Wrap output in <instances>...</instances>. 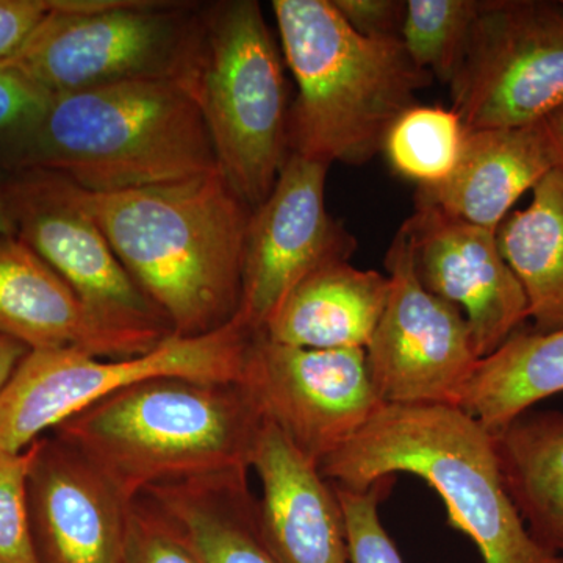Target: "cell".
I'll list each match as a JSON object with an SVG mask.
<instances>
[{"label": "cell", "instance_id": "6da1fadb", "mask_svg": "<svg viewBox=\"0 0 563 563\" xmlns=\"http://www.w3.org/2000/svg\"><path fill=\"white\" fill-rule=\"evenodd\" d=\"M70 185L174 335H206L235 320L252 210L218 169L135 190Z\"/></svg>", "mask_w": 563, "mask_h": 563}, {"label": "cell", "instance_id": "7a4b0ae2", "mask_svg": "<svg viewBox=\"0 0 563 563\" xmlns=\"http://www.w3.org/2000/svg\"><path fill=\"white\" fill-rule=\"evenodd\" d=\"M265 415L242 383L143 380L54 429L128 503L163 485L250 473Z\"/></svg>", "mask_w": 563, "mask_h": 563}, {"label": "cell", "instance_id": "3957f363", "mask_svg": "<svg viewBox=\"0 0 563 563\" xmlns=\"http://www.w3.org/2000/svg\"><path fill=\"white\" fill-rule=\"evenodd\" d=\"M44 169L87 191L135 190L218 169L201 111L168 77L52 96L2 173Z\"/></svg>", "mask_w": 563, "mask_h": 563}, {"label": "cell", "instance_id": "277c9868", "mask_svg": "<svg viewBox=\"0 0 563 563\" xmlns=\"http://www.w3.org/2000/svg\"><path fill=\"white\" fill-rule=\"evenodd\" d=\"M273 10L298 87L288 114L290 154L365 165L432 74L410 60L401 40L355 32L332 0H274Z\"/></svg>", "mask_w": 563, "mask_h": 563}, {"label": "cell", "instance_id": "5b68a950", "mask_svg": "<svg viewBox=\"0 0 563 563\" xmlns=\"http://www.w3.org/2000/svg\"><path fill=\"white\" fill-rule=\"evenodd\" d=\"M329 483L365 490L396 473L439 493L450 525L484 563H563L533 540L504 484L493 433L457 406H387L320 463Z\"/></svg>", "mask_w": 563, "mask_h": 563}, {"label": "cell", "instance_id": "8992f818", "mask_svg": "<svg viewBox=\"0 0 563 563\" xmlns=\"http://www.w3.org/2000/svg\"><path fill=\"white\" fill-rule=\"evenodd\" d=\"M282 49L257 0L198 3L173 80L201 111L218 172L252 209L290 155Z\"/></svg>", "mask_w": 563, "mask_h": 563}, {"label": "cell", "instance_id": "52a82bcc", "mask_svg": "<svg viewBox=\"0 0 563 563\" xmlns=\"http://www.w3.org/2000/svg\"><path fill=\"white\" fill-rule=\"evenodd\" d=\"M255 333L239 320L199 336L169 335L133 357L79 350L31 351L0 395V454H20L63 421L114 393L157 377L243 383Z\"/></svg>", "mask_w": 563, "mask_h": 563}, {"label": "cell", "instance_id": "ba28073f", "mask_svg": "<svg viewBox=\"0 0 563 563\" xmlns=\"http://www.w3.org/2000/svg\"><path fill=\"white\" fill-rule=\"evenodd\" d=\"M198 3L57 0L2 68L44 95L135 79H173Z\"/></svg>", "mask_w": 563, "mask_h": 563}, {"label": "cell", "instance_id": "9c48e42d", "mask_svg": "<svg viewBox=\"0 0 563 563\" xmlns=\"http://www.w3.org/2000/svg\"><path fill=\"white\" fill-rule=\"evenodd\" d=\"M468 131L537 124L563 106V2L481 0L450 84Z\"/></svg>", "mask_w": 563, "mask_h": 563}, {"label": "cell", "instance_id": "30bf717a", "mask_svg": "<svg viewBox=\"0 0 563 563\" xmlns=\"http://www.w3.org/2000/svg\"><path fill=\"white\" fill-rule=\"evenodd\" d=\"M387 306L366 346L377 395L387 406H457L481 358L454 303L426 290L401 229L388 247Z\"/></svg>", "mask_w": 563, "mask_h": 563}, {"label": "cell", "instance_id": "8fae6325", "mask_svg": "<svg viewBox=\"0 0 563 563\" xmlns=\"http://www.w3.org/2000/svg\"><path fill=\"white\" fill-rule=\"evenodd\" d=\"M16 236L62 277L99 320L120 331L166 339L172 325L140 290L73 185L44 169L7 173Z\"/></svg>", "mask_w": 563, "mask_h": 563}, {"label": "cell", "instance_id": "7c38bea8", "mask_svg": "<svg viewBox=\"0 0 563 563\" xmlns=\"http://www.w3.org/2000/svg\"><path fill=\"white\" fill-rule=\"evenodd\" d=\"M263 415L310 461L351 442L384 406L365 350H310L255 333L243 383Z\"/></svg>", "mask_w": 563, "mask_h": 563}, {"label": "cell", "instance_id": "4fadbf2b", "mask_svg": "<svg viewBox=\"0 0 563 563\" xmlns=\"http://www.w3.org/2000/svg\"><path fill=\"white\" fill-rule=\"evenodd\" d=\"M329 166L288 155L268 198L251 211L244 240L242 301L236 320L252 333L303 279L350 262L357 242L325 209Z\"/></svg>", "mask_w": 563, "mask_h": 563}, {"label": "cell", "instance_id": "5bb4252c", "mask_svg": "<svg viewBox=\"0 0 563 563\" xmlns=\"http://www.w3.org/2000/svg\"><path fill=\"white\" fill-rule=\"evenodd\" d=\"M415 206L401 231L418 279L462 310L477 355L488 357L529 320L523 288L504 261L496 232L426 203Z\"/></svg>", "mask_w": 563, "mask_h": 563}, {"label": "cell", "instance_id": "9a60e30c", "mask_svg": "<svg viewBox=\"0 0 563 563\" xmlns=\"http://www.w3.org/2000/svg\"><path fill=\"white\" fill-rule=\"evenodd\" d=\"M29 510L40 563H124L131 503L57 437L35 443Z\"/></svg>", "mask_w": 563, "mask_h": 563}, {"label": "cell", "instance_id": "2e32d148", "mask_svg": "<svg viewBox=\"0 0 563 563\" xmlns=\"http://www.w3.org/2000/svg\"><path fill=\"white\" fill-rule=\"evenodd\" d=\"M251 470L258 477V529L277 563H350L346 523L333 485L265 418Z\"/></svg>", "mask_w": 563, "mask_h": 563}, {"label": "cell", "instance_id": "e0dca14e", "mask_svg": "<svg viewBox=\"0 0 563 563\" xmlns=\"http://www.w3.org/2000/svg\"><path fill=\"white\" fill-rule=\"evenodd\" d=\"M0 335L31 351L79 350L102 358L133 357L165 340L99 320L16 235L0 236Z\"/></svg>", "mask_w": 563, "mask_h": 563}, {"label": "cell", "instance_id": "ac0fdd59", "mask_svg": "<svg viewBox=\"0 0 563 563\" xmlns=\"http://www.w3.org/2000/svg\"><path fill=\"white\" fill-rule=\"evenodd\" d=\"M554 168L542 122L468 131L454 172L439 185L418 187L415 203L496 232L518 199Z\"/></svg>", "mask_w": 563, "mask_h": 563}, {"label": "cell", "instance_id": "d6986e66", "mask_svg": "<svg viewBox=\"0 0 563 563\" xmlns=\"http://www.w3.org/2000/svg\"><path fill=\"white\" fill-rule=\"evenodd\" d=\"M388 292L384 274L332 263L285 298L263 333L273 342L310 350H366Z\"/></svg>", "mask_w": 563, "mask_h": 563}, {"label": "cell", "instance_id": "ffe728a7", "mask_svg": "<svg viewBox=\"0 0 563 563\" xmlns=\"http://www.w3.org/2000/svg\"><path fill=\"white\" fill-rule=\"evenodd\" d=\"M247 474L163 485L143 498L181 533L203 563H277L263 543L257 499Z\"/></svg>", "mask_w": 563, "mask_h": 563}, {"label": "cell", "instance_id": "44dd1931", "mask_svg": "<svg viewBox=\"0 0 563 563\" xmlns=\"http://www.w3.org/2000/svg\"><path fill=\"white\" fill-rule=\"evenodd\" d=\"M492 433L526 528L544 550L563 555V412L529 410Z\"/></svg>", "mask_w": 563, "mask_h": 563}, {"label": "cell", "instance_id": "7402d4cb", "mask_svg": "<svg viewBox=\"0 0 563 563\" xmlns=\"http://www.w3.org/2000/svg\"><path fill=\"white\" fill-rule=\"evenodd\" d=\"M499 251L526 299L533 331L563 328V172L554 168L533 187L525 210L509 213L496 231Z\"/></svg>", "mask_w": 563, "mask_h": 563}, {"label": "cell", "instance_id": "603a6c76", "mask_svg": "<svg viewBox=\"0 0 563 563\" xmlns=\"http://www.w3.org/2000/svg\"><path fill=\"white\" fill-rule=\"evenodd\" d=\"M563 393V328L517 331L477 363L459 407L490 432Z\"/></svg>", "mask_w": 563, "mask_h": 563}, {"label": "cell", "instance_id": "cb8c5ba5", "mask_svg": "<svg viewBox=\"0 0 563 563\" xmlns=\"http://www.w3.org/2000/svg\"><path fill=\"white\" fill-rule=\"evenodd\" d=\"M466 133L453 109L417 103L391 125L383 152L404 179L433 187L454 172Z\"/></svg>", "mask_w": 563, "mask_h": 563}, {"label": "cell", "instance_id": "d4e9b609", "mask_svg": "<svg viewBox=\"0 0 563 563\" xmlns=\"http://www.w3.org/2000/svg\"><path fill=\"white\" fill-rule=\"evenodd\" d=\"M481 0H407L401 43L410 60L450 85L463 60Z\"/></svg>", "mask_w": 563, "mask_h": 563}, {"label": "cell", "instance_id": "484cf974", "mask_svg": "<svg viewBox=\"0 0 563 563\" xmlns=\"http://www.w3.org/2000/svg\"><path fill=\"white\" fill-rule=\"evenodd\" d=\"M35 443L20 454H0V563H40L29 510Z\"/></svg>", "mask_w": 563, "mask_h": 563}, {"label": "cell", "instance_id": "4316f807", "mask_svg": "<svg viewBox=\"0 0 563 563\" xmlns=\"http://www.w3.org/2000/svg\"><path fill=\"white\" fill-rule=\"evenodd\" d=\"M393 483L395 477H384L365 490L332 484L342 504L350 563H404L379 517V504Z\"/></svg>", "mask_w": 563, "mask_h": 563}, {"label": "cell", "instance_id": "83f0119b", "mask_svg": "<svg viewBox=\"0 0 563 563\" xmlns=\"http://www.w3.org/2000/svg\"><path fill=\"white\" fill-rule=\"evenodd\" d=\"M124 563H203L181 533L146 498L129 507Z\"/></svg>", "mask_w": 563, "mask_h": 563}, {"label": "cell", "instance_id": "f1b7e54d", "mask_svg": "<svg viewBox=\"0 0 563 563\" xmlns=\"http://www.w3.org/2000/svg\"><path fill=\"white\" fill-rule=\"evenodd\" d=\"M47 101L49 96L0 66V168L14 144L38 120Z\"/></svg>", "mask_w": 563, "mask_h": 563}, {"label": "cell", "instance_id": "f546056e", "mask_svg": "<svg viewBox=\"0 0 563 563\" xmlns=\"http://www.w3.org/2000/svg\"><path fill=\"white\" fill-rule=\"evenodd\" d=\"M332 3L355 32L372 38L401 40L406 2L401 0H332Z\"/></svg>", "mask_w": 563, "mask_h": 563}, {"label": "cell", "instance_id": "4dcf8cb0", "mask_svg": "<svg viewBox=\"0 0 563 563\" xmlns=\"http://www.w3.org/2000/svg\"><path fill=\"white\" fill-rule=\"evenodd\" d=\"M57 7V0H0V62L11 57Z\"/></svg>", "mask_w": 563, "mask_h": 563}, {"label": "cell", "instance_id": "1f68e13d", "mask_svg": "<svg viewBox=\"0 0 563 563\" xmlns=\"http://www.w3.org/2000/svg\"><path fill=\"white\" fill-rule=\"evenodd\" d=\"M31 350L16 340L0 335V395Z\"/></svg>", "mask_w": 563, "mask_h": 563}, {"label": "cell", "instance_id": "d6a6232c", "mask_svg": "<svg viewBox=\"0 0 563 563\" xmlns=\"http://www.w3.org/2000/svg\"><path fill=\"white\" fill-rule=\"evenodd\" d=\"M542 122L544 135L553 154L555 168L563 172V106L548 114Z\"/></svg>", "mask_w": 563, "mask_h": 563}, {"label": "cell", "instance_id": "836d02e7", "mask_svg": "<svg viewBox=\"0 0 563 563\" xmlns=\"http://www.w3.org/2000/svg\"><path fill=\"white\" fill-rule=\"evenodd\" d=\"M16 235V222L11 210L7 173L0 172V236Z\"/></svg>", "mask_w": 563, "mask_h": 563}]
</instances>
